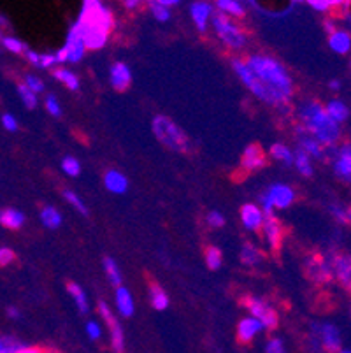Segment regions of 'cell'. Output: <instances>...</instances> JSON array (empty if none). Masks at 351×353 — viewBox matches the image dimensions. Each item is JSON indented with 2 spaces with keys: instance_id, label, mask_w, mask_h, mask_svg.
<instances>
[{
  "instance_id": "obj_26",
  "label": "cell",
  "mask_w": 351,
  "mask_h": 353,
  "mask_svg": "<svg viewBox=\"0 0 351 353\" xmlns=\"http://www.w3.org/2000/svg\"><path fill=\"white\" fill-rule=\"evenodd\" d=\"M325 113L328 114L330 120L336 121L337 125H341L348 120V117H350V108L346 105V102L339 101V99H332V101L325 105Z\"/></svg>"
},
{
  "instance_id": "obj_44",
  "label": "cell",
  "mask_w": 351,
  "mask_h": 353,
  "mask_svg": "<svg viewBox=\"0 0 351 353\" xmlns=\"http://www.w3.org/2000/svg\"><path fill=\"white\" fill-rule=\"evenodd\" d=\"M44 105H46V111L51 114V117H60V114H62V108H60V102H58L57 95L53 94L46 95Z\"/></svg>"
},
{
  "instance_id": "obj_14",
  "label": "cell",
  "mask_w": 351,
  "mask_h": 353,
  "mask_svg": "<svg viewBox=\"0 0 351 353\" xmlns=\"http://www.w3.org/2000/svg\"><path fill=\"white\" fill-rule=\"evenodd\" d=\"M334 174L344 183L351 185V144L346 143L337 150L334 159Z\"/></svg>"
},
{
  "instance_id": "obj_31",
  "label": "cell",
  "mask_w": 351,
  "mask_h": 353,
  "mask_svg": "<svg viewBox=\"0 0 351 353\" xmlns=\"http://www.w3.org/2000/svg\"><path fill=\"white\" fill-rule=\"evenodd\" d=\"M41 221H43V225L46 227V229L54 230L62 225V214H60V211H58L57 208L44 206L43 210H41Z\"/></svg>"
},
{
  "instance_id": "obj_28",
  "label": "cell",
  "mask_w": 351,
  "mask_h": 353,
  "mask_svg": "<svg viewBox=\"0 0 351 353\" xmlns=\"http://www.w3.org/2000/svg\"><path fill=\"white\" fill-rule=\"evenodd\" d=\"M150 301L151 306L157 311H163L169 307V295H167V292L159 283H154V281L150 283Z\"/></svg>"
},
{
  "instance_id": "obj_13",
  "label": "cell",
  "mask_w": 351,
  "mask_h": 353,
  "mask_svg": "<svg viewBox=\"0 0 351 353\" xmlns=\"http://www.w3.org/2000/svg\"><path fill=\"white\" fill-rule=\"evenodd\" d=\"M334 280L348 292H351V253L337 255L332 259Z\"/></svg>"
},
{
  "instance_id": "obj_2",
  "label": "cell",
  "mask_w": 351,
  "mask_h": 353,
  "mask_svg": "<svg viewBox=\"0 0 351 353\" xmlns=\"http://www.w3.org/2000/svg\"><path fill=\"white\" fill-rule=\"evenodd\" d=\"M302 128L308 136L313 137L321 146H334L341 139V125L332 121L325 113V108L320 102L308 101L301 105Z\"/></svg>"
},
{
  "instance_id": "obj_33",
  "label": "cell",
  "mask_w": 351,
  "mask_h": 353,
  "mask_svg": "<svg viewBox=\"0 0 351 353\" xmlns=\"http://www.w3.org/2000/svg\"><path fill=\"white\" fill-rule=\"evenodd\" d=\"M294 165L297 167L299 174H302L304 178H311L314 172V167H313V160L309 159L304 152L297 150L294 153Z\"/></svg>"
},
{
  "instance_id": "obj_36",
  "label": "cell",
  "mask_w": 351,
  "mask_h": 353,
  "mask_svg": "<svg viewBox=\"0 0 351 353\" xmlns=\"http://www.w3.org/2000/svg\"><path fill=\"white\" fill-rule=\"evenodd\" d=\"M104 271H106V274H108L111 285H114L116 288L121 287V271H120V268H118V264H116L114 259H111V256H106Z\"/></svg>"
},
{
  "instance_id": "obj_3",
  "label": "cell",
  "mask_w": 351,
  "mask_h": 353,
  "mask_svg": "<svg viewBox=\"0 0 351 353\" xmlns=\"http://www.w3.org/2000/svg\"><path fill=\"white\" fill-rule=\"evenodd\" d=\"M151 128H153L154 137H157L159 143H162L166 148L179 153L190 152V137L186 136L185 130H183L176 121L170 120L169 117H163V114L154 117L153 121H151Z\"/></svg>"
},
{
  "instance_id": "obj_23",
  "label": "cell",
  "mask_w": 351,
  "mask_h": 353,
  "mask_svg": "<svg viewBox=\"0 0 351 353\" xmlns=\"http://www.w3.org/2000/svg\"><path fill=\"white\" fill-rule=\"evenodd\" d=\"M114 301H116V310H118L120 316H123V319H130L132 314L135 313L134 297H132V294L128 292V288L125 287L116 288Z\"/></svg>"
},
{
  "instance_id": "obj_24",
  "label": "cell",
  "mask_w": 351,
  "mask_h": 353,
  "mask_svg": "<svg viewBox=\"0 0 351 353\" xmlns=\"http://www.w3.org/2000/svg\"><path fill=\"white\" fill-rule=\"evenodd\" d=\"M25 223V214L14 208H6L0 211V225L9 230L21 229Z\"/></svg>"
},
{
  "instance_id": "obj_38",
  "label": "cell",
  "mask_w": 351,
  "mask_h": 353,
  "mask_svg": "<svg viewBox=\"0 0 351 353\" xmlns=\"http://www.w3.org/2000/svg\"><path fill=\"white\" fill-rule=\"evenodd\" d=\"M205 264H208V268L211 269V271H218V269L221 268V252L217 248V246H209L208 250H205Z\"/></svg>"
},
{
  "instance_id": "obj_20",
  "label": "cell",
  "mask_w": 351,
  "mask_h": 353,
  "mask_svg": "<svg viewBox=\"0 0 351 353\" xmlns=\"http://www.w3.org/2000/svg\"><path fill=\"white\" fill-rule=\"evenodd\" d=\"M328 48L337 54H348L351 51V34L344 28H336L328 34Z\"/></svg>"
},
{
  "instance_id": "obj_52",
  "label": "cell",
  "mask_w": 351,
  "mask_h": 353,
  "mask_svg": "<svg viewBox=\"0 0 351 353\" xmlns=\"http://www.w3.org/2000/svg\"><path fill=\"white\" fill-rule=\"evenodd\" d=\"M2 125H4V128L8 132H16V130H18V121H16V118L9 113L2 117Z\"/></svg>"
},
{
  "instance_id": "obj_45",
  "label": "cell",
  "mask_w": 351,
  "mask_h": 353,
  "mask_svg": "<svg viewBox=\"0 0 351 353\" xmlns=\"http://www.w3.org/2000/svg\"><path fill=\"white\" fill-rule=\"evenodd\" d=\"M25 86H27L28 90H30V92H34L35 95H39V94H43L44 92V83H43V79L41 78H37V76H27V79H25V83H23Z\"/></svg>"
},
{
  "instance_id": "obj_42",
  "label": "cell",
  "mask_w": 351,
  "mask_h": 353,
  "mask_svg": "<svg viewBox=\"0 0 351 353\" xmlns=\"http://www.w3.org/2000/svg\"><path fill=\"white\" fill-rule=\"evenodd\" d=\"M63 197H66V201L69 202L70 206L74 208L76 211H79L81 214H88V208H86V204L83 202V199L79 197L77 194H74L72 190H63Z\"/></svg>"
},
{
  "instance_id": "obj_19",
  "label": "cell",
  "mask_w": 351,
  "mask_h": 353,
  "mask_svg": "<svg viewBox=\"0 0 351 353\" xmlns=\"http://www.w3.org/2000/svg\"><path fill=\"white\" fill-rule=\"evenodd\" d=\"M109 79H111V86L116 92H125L132 83V72L128 69L127 63L116 62L112 63L111 72H109Z\"/></svg>"
},
{
  "instance_id": "obj_9",
  "label": "cell",
  "mask_w": 351,
  "mask_h": 353,
  "mask_svg": "<svg viewBox=\"0 0 351 353\" xmlns=\"http://www.w3.org/2000/svg\"><path fill=\"white\" fill-rule=\"evenodd\" d=\"M246 307L250 310V316L259 320L263 325V329H274L278 325V313L274 307H270L269 304L259 297H248Z\"/></svg>"
},
{
  "instance_id": "obj_57",
  "label": "cell",
  "mask_w": 351,
  "mask_h": 353,
  "mask_svg": "<svg viewBox=\"0 0 351 353\" xmlns=\"http://www.w3.org/2000/svg\"><path fill=\"white\" fill-rule=\"evenodd\" d=\"M160 4L167 9H172V8H178L181 2H179V0H160Z\"/></svg>"
},
{
  "instance_id": "obj_5",
  "label": "cell",
  "mask_w": 351,
  "mask_h": 353,
  "mask_svg": "<svg viewBox=\"0 0 351 353\" xmlns=\"http://www.w3.org/2000/svg\"><path fill=\"white\" fill-rule=\"evenodd\" d=\"M211 23L225 46H228L230 50H239V48L244 46V43H246V35L241 30L239 25H236L232 21V18L214 11L212 12Z\"/></svg>"
},
{
  "instance_id": "obj_61",
  "label": "cell",
  "mask_w": 351,
  "mask_h": 353,
  "mask_svg": "<svg viewBox=\"0 0 351 353\" xmlns=\"http://www.w3.org/2000/svg\"><path fill=\"white\" fill-rule=\"evenodd\" d=\"M0 28H9V20L4 14H0Z\"/></svg>"
},
{
  "instance_id": "obj_63",
  "label": "cell",
  "mask_w": 351,
  "mask_h": 353,
  "mask_svg": "<svg viewBox=\"0 0 351 353\" xmlns=\"http://www.w3.org/2000/svg\"><path fill=\"white\" fill-rule=\"evenodd\" d=\"M2 37H4V35H2V32H0V41H2Z\"/></svg>"
},
{
  "instance_id": "obj_32",
  "label": "cell",
  "mask_w": 351,
  "mask_h": 353,
  "mask_svg": "<svg viewBox=\"0 0 351 353\" xmlns=\"http://www.w3.org/2000/svg\"><path fill=\"white\" fill-rule=\"evenodd\" d=\"M269 155L285 165H294V152L281 143H276L269 148Z\"/></svg>"
},
{
  "instance_id": "obj_1",
  "label": "cell",
  "mask_w": 351,
  "mask_h": 353,
  "mask_svg": "<svg viewBox=\"0 0 351 353\" xmlns=\"http://www.w3.org/2000/svg\"><path fill=\"white\" fill-rule=\"evenodd\" d=\"M244 62L251 72L255 74V78L279 99L281 105L288 104L294 95V83L288 70L279 60L272 59L269 54H250Z\"/></svg>"
},
{
  "instance_id": "obj_56",
  "label": "cell",
  "mask_w": 351,
  "mask_h": 353,
  "mask_svg": "<svg viewBox=\"0 0 351 353\" xmlns=\"http://www.w3.org/2000/svg\"><path fill=\"white\" fill-rule=\"evenodd\" d=\"M8 316L11 320H18V319H21V311L11 306V307H8Z\"/></svg>"
},
{
  "instance_id": "obj_30",
  "label": "cell",
  "mask_w": 351,
  "mask_h": 353,
  "mask_svg": "<svg viewBox=\"0 0 351 353\" xmlns=\"http://www.w3.org/2000/svg\"><path fill=\"white\" fill-rule=\"evenodd\" d=\"M301 152H304L309 159H323V146L308 134H301Z\"/></svg>"
},
{
  "instance_id": "obj_6",
  "label": "cell",
  "mask_w": 351,
  "mask_h": 353,
  "mask_svg": "<svg viewBox=\"0 0 351 353\" xmlns=\"http://www.w3.org/2000/svg\"><path fill=\"white\" fill-rule=\"evenodd\" d=\"M232 67H234V70H236V74L239 76L241 81H243L244 85L251 90V94L255 95V97H259L260 101H263L265 104L278 105V108H281V102H279V99L255 78V74L251 72L250 67L246 65V62H244V60L234 59L232 60Z\"/></svg>"
},
{
  "instance_id": "obj_15",
  "label": "cell",
  "mask_w": 351,
  "mask_h": 353,
  "mask_svg": "<svg viewBox=\"0 0 351 353\" xmlns=\"http://www.w3.org/2000/svg\"><path fill=\"white\" fill-rule=\"evenodd\" d=\"M265 163V152L260 148V144H250V146L244 148L243 159H241V165H243L244 171H259V169H262Z\"/></svg>"
},
{
  "instance_id": "obj_17",
  "label": "cell",
  "mask_w": 351,
  "mask_h": 353,
  "mask_svg": "<svg viewBox=\"0 0 351 353\" xmlns=\"http://www.w3.org/2000/svg\"><path fill=\"white\" fill-rule=\"evenodd\" d=\"M263 220H265V214H263V211L257 204H244L241 208V221H243V225L248 230H251V232L262 230Z\"/></svg>"
},
{
  "instance_id": "obj_41",
  "label": "cell",
  "mask_w": 351,
  "mask_h": 353,
  "mask_svg": "<svg viewBox=\"0 0 351 353\" xmlns=\"http://www.w3.org/2000/svg\"><path fill=\"white\" fill-rule=\"evenodd\" d=\"M25 346L27 345H23L12 336H0V353H14L18 350L25 348Z\"/></svg>"
},
{
  "instance_id": "obj_12",
  "label": "cell",
  "mask_w": 351,
  "mask_h": 353,
  "mask_svg": "<svg viewBox=\"0 0 351 353\" xmlns=\"http://www.w3.org/2000/svg\"><path fill=\"white\" fill-rule=\"evenodd\" d=\"M63 50H66L67 53V62L70 63H77L79 60L85 57V43H83V37L81 34H79V28L76 27V23L72 25V27L69 28V32H67V41L66 44H63Z\"/></svg>"
},
{
  "instance_id": "obj_58",
  "label": "cell",
  "mask_w": 351,
  "mask_h": 353,
  "mask_svg": "<svg viewBox=\"0 0 351 353\" xmlns=\"http://www.w3.org/2000/svg\"><path fill=\"white\" fill-rule=\"evenodd\" d=\"M14 353H44V352L41 348H37V346H25V348L18 350V352Z\"/></svg>"
},
{
  "instance_id": "obj_34",
  "label": "cell",
  "mask_w": 351,
  "mask_h": 353,
  "mask_svg": "<svg viewBox=\"0 0 351 353\" xmlns=\"http://www.w3.org/2000/svg\"><path fill=\"white\" fill-rule=\"evenodd\" d=\"M262 253H260V250L257 248V246L250 245V243L243 245V250H241V262H243L244 265L255 268V265H259L260 262H262Z\"/></svg>"
},
{
  "instance_id": "obj_54",
  "label": "cell",
  "mask_w": 351,
  "mask_h": 353,
  "mask_svg": "<svg viewBox=\"0 0 351 353\" xmlns=\"http://www.w3.org/2000/svg\"><path fill=\"white\" fill-rule=\"evenodd\" d=\"M54 59H57V63H66L67 62V53L63 48H60V50L54 53Z\"/></svg>"
},
{
  "instance_id": "obj_11",
  "label": "cell",
  "mask_w": 351,
  "mask_h": 353,
  "mask_svg": "<svg viewBox=\"0 0 351 353\" xmlns=\"http://www.w3.org/2000/svg\"><path fill=\"white\" fill-rule=\"evenodd\" d=\"M76 27L79 28V34L83 37V43H85L86 50H101V48L106 46L108 43V37L109 34L102 28L95 27V25H88V23H83V21L76 20L74 21Z\"/></svg>"
},
{
  "instance_id": "obj_49",
  "label": "cell",
  "mask_w": 351,
  "mask_h": 353,
  "mask_svg": "<svg viewBox=\"0 0 351 353\" xmlns=\"http://www.w3.org/2000/svg\"><path fill=\"white\" fill-rule=\"evenodd\" d=\"M57 65V59L54 53H39V69H50V67Z\"/></svg>"
},
{
  "instance_id": "obj_21",
  "label": "cell",
  "mask_w": 351,
  "mask_h": 353,
  "mask_svg": "<svg viewBox=\"0 0 351 353\" xmlns=\"http://www.w3.org/2000/svg\"><path fill=\"white\" fill-rule=\"evenodd\" d=\"M104 187L108 188L111 194L121 195L128 190V179L127 176L121 171H118V169H109L104 174Z\"/></svg>"
},
{
  "instance_id": "obj_53",
  "label": "cell",
  "mask_w": 351,
  "mask_h": 353,
  "mask_svg": "<svg viewBox=\"0 0 351 353\" xmlns=\"http://www.w3.org/2000/svg\"><path fill=\"white\" fill-rule=\"evenodd\" d=\"M25 57H27V60L32 63V65L37 67V63H39V53H35V51L28 50L27 53H25Z\"/></svg>"
},
{
  "instance_id": "obj_27",
  "label": "cell",
  "mask_w": 351,
  "mask_h": 353,
  "mask_svg": "<svg viewBox=\"0 0 351 353\" xmlns=\"http://www.w3.org/2000/svg\"><path fill=\"white\" fill-rule=\"evenodd\" d=\"M212 8H217L218 12H221V14L228 16V18H241V16H244V4L243 2H239V0H218V2H214L212 4Z\"/></svg>"
},
{
  "instance_id": "obj_43",
  "label": "cell",
  "mask_w": 351,
  "mask_h": 353,
  "mask_svg": "<svg viewBox=\"0 0 351 353\" xmlns=\"http://www.w3.org/2000/svg\"><path fill=\"white\" fill-rule=\"evenodd\" d=\"M18 94H19V99H21V102L25 104V108H27V109L37 108V95H35L34 92H30L27 86L19 85L18 86Z\"/></svg>"
},
{
  "instance_id": "obj_8",
  "label": "cell",
  "mask_w": 351,
  "mask_h": 353,
  "mask_svg": "<svg viewBox=\"0 0 351 353\" xmlns=\"http://www.w3.org/2000/svg\"><path fill=\"white\" fill-rule=\"evenodd\" d=\"M304 274L309 281L317 285H325L334 280L332 260L325 259L323 255H311L304 262Z\"/></svg>"
},
{
  "instance_id": "obj_47",
  "label": "cell",
  "mask_w": 351,
  "mask_h": 353,
  "mask_svg": "<svg viewBox=\"0 0 351 353\" xmlns=\"http://www.w3.org/2000/svg\"><path fill=\"white\" fill-rule=\"evenodd\" d=\"M86 334H88V338L92 339V341H99V339L102 338L101 323L95 322V320H90V322L86 323Z\"/></svg>"
},
{
  "instance_id": "obj_22",
  "label": "cell",
  "mask_w": 351,
  "mask_h": 353,
  "mask_svg": "<svg viewBox=\"0 0 351 353\" xmlns=\"http://www.w3.org/2000/svg\"><path fill=\"white\" fill-rule=\"evenodd\" d=\"M262 330L263 325L259 320L253 319V316H246V319L241 320L239 325H237V339H239L241 343H250L253 341L257 334L262 332Z\"/></svg>"
},
{
  "instance_id": "obj_37",
  "label": "cell",
  "mask_w": 351,
  "mask_h": 353,
  "mask_svg": "<svg viewBox=\"0 0 351 353\" xmlns=\"http://www.w3.org/2000/svg\"><path fill=\"white\" fill-rule=\"evenodd\" d=\"M148 8H150L151 14L154 16V20L162 21V23L170 20V9L163 8V6L160 4V0H150V2H148Z\"/></svg>"
},
{
  "instance_id": "obj_48",
  "label": "cell",
  "mask_w": 351,
  "mask_h": 353,
  "mask_svg": "<svg viewBox=\"0 0 351 353\" xmlns=\"http://www.w3.org/2000/svg\"><path fill=\"white\" fill-rule=\"evenodd\" d=\"M330 214H332L334 220L339 221V223H348V210H346V208L339 206V204H332V206H330Z\"/></svg>"
},
{
  "instance_id": "obj_25",
  "label": "cell",
  "mask_w": 351,
  "mask_h": 353,
  "mask_svg": "<svg viewBox=\"0 0 351 353\" xmlns=\"http://www.w3.org/2000/svg\"><path fill=\"white\" fill-rule=\"evenodd\" d=\"M308 4L318 12H325V14L330 12V14H334V12L344 11V9L350 8L351 2H348V0H309Z\"/></svg>"
},
{
  "instance_id": "obj_35",
  "label": "cell",
  "mask_w": 351,
  "mask_h": 353,
  "mask_svg": "<svg viewBox=\"0 0 351 353\" xmlns=\"http://www.w3.org/2000/svg\"><path fill=\"white\" fill-rule=\"evenodd\" d=\"M53 76L58 79V81L63 83L67 88L72 90V92L79 90V79H77V76L72 72V70L66 69V67H60V69L54 70Z\"/></svg>"
},
{
  "instance_id": "obj_7",
  "label": "cell",
  "mask_w": 351,
  "mask_h": 353,
  "mask_svg": "<svg viewBox=\"0 0 351 353\" xmlns=\"http://www.w3.org/2000/svg\"><path fill=\"white\" fill-rule=\"evenodd\" d=\"M311 343L314 348L328 353H339L343 350L341 330L334 323H313L311 325Z\"/></svg>"
},
{
  "instance_id": "obj_16",
  "label": "cell",
  "mask_w": 351,
  "mask_h": 353,
  "mask_svg": "<svg viewBox=\"0 0 351 353\" xmlns=\"http://www.w3.org/2000/svg\"><path fill=\"white\" fill-rule=\"evenodd\" d=\"M262 232L263 236H265V241L269 243L270 250H272V252H278L279 246H281L283 243V227L274 214L265 216L262 225Z\"/></svg>"
},
{
  "instance_id": "obj_62",
  "label": "cell",
  "mask_w": 351,
  "mask_h": 353,
  "mask_svg": "<svg viewBox=\"0 0 351 353\" xmlns=\"http://www.w3.org/2000/svg\"><path fill=\"white\" fill-rule=\"evenodd\" d=\"M339 353H351V350H341Z\"/></svg>"
},
{
  "instance_id": "obj_46",
  "label": "cell",
  "mask_w": 351,
  "mask_h": 353,
  "mask_svg": "<svg viewBox=\"0 0 351 353\" xmlns=\"http://www.w3.org/2000/svg\"><path fill=\"white\" fill-rule=\"evenodd\" d=\"M205 221H208V225L212 227V229H220V227L225 225V216L220 211H209L208 216H205Z\"/></svg>"
},
{
  "instance_id": "obj_59",
  "label": "cell",
  "mask_w": 351,
  "mask_h": 353,
  "mask_svg": "<svg viewBox=\"0 0 351 353\" xmlns=\"http://www.w3.org/2000/svg\"><path fill=\"white\" fill-rule=\"evenodd\" d=\"M336 23H334V20H325V30L328 32V34H332L334 30H336Z\"/></svg>"
},
{
  "instance_id": "obj_18",
  "label": "cell",
  "mask_w": 351,
  "mask_h": 353,
  "mask_svg": "<svg viewBox=\"0 0 351 353\" xmlns=\"http://www.w3.org/2000/svg\"><path fill=\"white\" fill-rule=\"evenodd\" d=\"M212 4L209 2H192L190 4V16H192L193 23L197 27L199 32L208 30V25L212 18Z\"/></svg>"
},
{
  "instance_id": "obj_40",
  "label": "cell",
  "mask_w": 351,
  "mask_h": 353,
  "mask_svg": "<svg viewBox=\"0 0 351 353\" xmlns=\"http://www.w3.org/2000/svg\"><path fill=\"white\" fill-rule=\"evenodd\" d=\"M62 171L66 172L67 176H70V178H76V176L81 174V163H79V160H77L76 157H63Z\"/></svg>"
},
{
  "instance_id": "obj_55",
  "label": "cell",
  "mask_w": 351,
  "mask_h": 353,
  "mask_svg": "<svg viewBox=\"0 0 351 353\" xmlns=\"http://www.w3.org/2000/svg\"><path fill=\"white\" fill-rule=\"evenodd\" d=\"M123 6L127 9H130V11H134V9H137L139 6H143V2H139V0H125Z\"/></svg>"
},
{
  "instance_id": "obj_29",
  "label": "cell",
  "mask_w": 351,
  "mask_h": 353,
  "mask_svg": "<svg viewBox=\"0 0 351 353\" xmlns=\"http://www.w3.org/2000/svg\"><path fill=\"white\" fill-rule=\"evenodd\" d=\"M67 292L70 294L72 297L74 304L77 306V311L81 314H86L90 311V304H88V297H86L85 290H83L81 285L77 283H69L67 285Z\"/></svg>"
},
{
  "instance_id": "obj_39",
  "label": "cell",
  "mask_w": 351,
  "mask_h": 353,
  "mask_svg": "<svg viewBox=\"0 0 351 353\" xmlns=\"http://www.w3.org/2000/svg\"><path fill=\"white\" fill-rule=\"evenodd\" d=\"M0 43L4 44L6 50H9L11 53H18L19 54V53H27V51H28L27 44H25L21 39H16V37H12V35H4Z\"/></svg>"
},
{
  "instance_id": "obj_60",
  "label": "cell",
  "mask_w": 351,
  "mask_h": 353,
  "mask_svg": "<svg viewBox=\"0 0 351 353\" xmlns=\"http://www.w3.org/2000/svg\"><path fill=\"white\" fill-rule=\"evenodd\" d=\"M328 88L334 90V92H339V90H341V83L337 81V79H334V81L328 83Z\"/></svg>"
},
{
  "instance_id": "obj_10",
  "label": "cell",
  "mask_w": 351,
  "mask_h": 353,
  "mask_svg": "<svg viewBox=\"0 0 351 353\" xmlns=\"http://www.w3.org/2000/svg\"><path fill=\"white\" fill-rule=\"evenodd\" d=\"M99 313H101V316L106 320V323H108V327H109L112 350H114L116 353H123L125 336H123V327L120 325V320H116L114 313H112L111 307H109L104 301H101V303H99Z\"/></svg>"
},
{
  "instance_id": "obj_4",
  "label": "cell",
  "mask_w": 351,
  "mask_h": 353,
  "mask_svg": "<svg viewBox=\"0 0 351 353\" xmlns=\"http://www.w3.org/2000/svg\"><path fill=\"white\" fill-rule=\"evenodd\" d=\"M295 190L285 183H274L259 197L260 210L265 216L274 214V210H286L295 202Z\"/></svg>"
},
{
  "instance_id": "obj_50",
  "label": "cell",
  "mask_w": 351,
  "mask_h": 353,
  "mask_svg": "<svg viewBox=\"0 0 351 353\" xmlns=\"http://www.w3.org/2000/svg\"><path fill=\"white\" fill-rule=\"evenodd\" d=\"M265 353H286L285 345H283L281 339L279 338L269 339L265 345Z\"/></svg>"
},
{
  "instance_id": "obj_51",
  "label": "cell",
  "mask_w": 351,
  "mask_h": 353,
  "mask_svg": "<svg viewBox=\"0 0 351 353\" xmlns=\"http://www.w3.org/2000/svg\"><path fill=\"white\" fill-rule=\"evenodd\" d=\"M14 259H16L14 252H12L9 246H2V248H0V265H2V268H4V265L12 264Z\"/></svg>"
}]
</instances>
